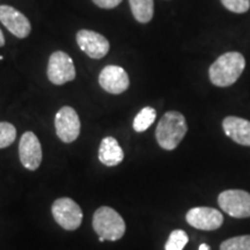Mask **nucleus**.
Wrapping results in <instances>:
<instances>
[{
    "label": "nucleus",
    "mask_w": 250,
    "mask_h": 250,
    "mask_svg": "<svg viewBox=\"0 0 250 250\" xmlns=\"http://www.w3.org/2000/svg\"><path fill=\"white\" fill-rule=\"evenodd\" d=\"M246 67V59L240 52H226L210 66L208 76L213 85L227 87L236 83Z\"/></svg>",
    "instance_id": "nucleus-1"
},
{
    "label": "nucleus",
    "mask_w": 250,
    "mask_h": 250,
    "mask_svg": "<svg viewBox=\"0 0 250 250\" xmlns=\"http://www.w3.org/2000/svg\"><path fill=\"white\" fill-rule=\"evenodd\" d=\"M186 118L179 111H168L162 116L155 130V137L160 147L171 151L179 146L187 134Z\"/></svg>",
    "instance_id": "nucleus-2"
},
{
    "label": "nucleus",
    "mask_w": 250,
    "mask_h": 250,
    "mask_svg": "<svg viewBox=\"0 0 250 250\" xmlns=\"http://www.w3.org/2000/svg\"><path fill=\"white\" fill-rule=\"evenodd\" d=\"M93 228L100 237L108 241H117L124 235L125 223L114 208L102 206L94 213Z\"/></svg>",
    "instance_id": "nucleus-3"
},
{
    "label": "nucleus",
    "mask_w": 250,
    "mask_h": 250,
    "mask_svg": "<svg viewBox=\"0 0 250 250\" xmlns=\"http://www.w3.org/2000/svg\"><path fill=\"white\" fill-rule=\"evenodd\" d=\"M51 212L56 223L66 230H76L83 223V211L80 206L67 197L55 201Z\"/></svg>",
    "instance_id": "nucleus-4"
},
{
    "label": "nucleus",
    "mask_w": 250,
    "mask_h": 250,
    "mask_svg": "<svg viewBox=\"0 0 250 250\" xmlns=\"http://www.w3.org/2000/svg\"><path fill=\"white\" fill-rule=\"evenodd\" d=\"M221 210L230 217L243 219L250 217V193L243 190H226L218 197Z\"/></svg>",
    "instance_id": "nucleus-5"
},
{
    "label": "nucleus",
    "mask_w": 250,
    "mask_h": 250,
    "mask_svg": "<svg viewBox=\"0 0 250 250\" xmlns=\"http://www.w3.org/2000/svg\"><path fill=\"white\" fill-rule=\"evenodd\" d=\"M48 78L55 85H64L76 79V67L70 56L62 51H56L50 56Z\"/></svg>",
    "instance_id": "nucleus-6"
},
{
    "label": "nucleus",
    "mask_w": 250,
    "mask_h": 250,
    "mask_svg": "<svg viewBox=\"0 0 250 250\" xmlns=\"http://www.w3.org/2000/svg\"><path fill=\"white\" fill-rule=\"evenodd\" d=\"M56 132L62 143H73L80 134L81 123L77 111L71 107L59 109L55 118Z\"/></svg>",
    "instance_id": "nucleus-7"
},
{
    "label": "nucleus",
    "mask_w": 250,
    "mask_h": 250,
    "mask_svg": "<svg viewBox=\"0 0 250 250\" xmlns=\"http://www.w3.org/2000/svg\"><path fill=\"white\" fill-rule=\"evenodd\" d=\"M77 43L79 48L93 59L103 58L110 49L108 40L101 34L93 30L83 29L78 31Z\"/></svg>",
    "instance_id": "nucleus-8"
},
{
    "label": "nucleus",
    "mask_w": 250,
    "mask_h": 250,
    "mask_svg": "<svg viewBox=\"0 0 250 250\" xmlns=\"http://www.w3.org/2000/svg\"><path fill=\"white\" fill-rule=\"evenodd\" d=\"M19 154L21 164L29 170H36L42 162V147L34 132L23 133L19 144Z\"/></svg>",
    "instance_id": "nucleus-9"
},
{
    "label": "nucleus",
    "mask_w": 250,
    "mask_h": 250,
    "mask_svg": "<svg viewBox=\"0 0 250 250\" xmlns=\"http://www.w3.org/2000/svg\"><path fill=\"white\" fill-rule=\"evenodd\" d=\"M187 221L190 226L201 230H215L224 223V215L213 208H193L188 211Z\"/></svg>",
    "instance_id": "nucleus-10"
},
{
    "label": "nucleus",
    "mask_w": 250,
    "mask_h": 250,
    "mask_svg": "<svg viewBox=\"0 0 250 250\" xmlns=\"http://www.w3.org/2000/svg\"><path fill=\"white\" fill-rule=\"evenodd\" d=\"M99 83L105 92L122 94L130 86V79L126 71L117 65H108L101 71Z\"/></svg>",
    "instance_id": "nucleus-11"
},
{
    "label": "nucleus",
    "mask_w": 250,
    "mask_h": 250,
    "mask_svg": "<svg viewBox=\"0 0 250 250\" xmlns=\"http://www.w3.org/2000/svg\"><path fill=\"white\" fill-rule=\"evenodd\" d=\"M0 22L19 39H26L31 31V24L26 15L12 6H0Z\"/></svg>",
    "instance_id": "nucleus-12"
},
{
    "label": "nucleus",
    "mask_w": 250,
    "mask_h": 250,
    "mask_svg": "<svg viewBox=\"0 0 250 250\" xmlns=\"http://www.w3.org/2000/svg\"><path fill=\"white\" fill-rule=\"evenodd\" d=\"M223 127L227 137L243 146H250V122L243 118L229 116L223 122Z\"/></svg>",
    "instance_id": "nucleus-13"
},
{
    "label": "nucleus",
    "mask_w": 250,
    "mask_h": 250,
    "mask_svg": "<svg viewBox=\"0 0 250 250\" xmlns=\"http://www.w3.org/2000/svg\"><path fill=\"white\" fill-rule=\"evenodd\" d=\"M124 159V152L121 148L120 144L112 137L103 138L99 149V160L104 166L114 167L120 165Z\"/></svg>",
    "instance_id": "nucleus-14"
},
{
    "label": "nucleus",
    "mask_w": 250,
    "mask_h": 250,
    "mask_svg": "<svg viewBox=\"0 0 250 250\" xmlns=\"http://www.w3.org/2000/svg\"><path fill=\"white\" fill-rule=\"evenodd\" d=\"M134 19L140 23H147L154 14L153 0H129Z\"/></svg>",
    "instance_id": "nucleus-15"
},
{
    "label": "nucleus",
    "mask_w": 250,
    "mask_h": 250,
    "mask_svg": "<svg viewBox=\"0 0 250 250\" xmlns=\"http://www.w3.org/2000/svg\"><path fill=\"white\" fill-rule=\"evenodd\" d=\"M156 118V111L152 107H145L139 111V114L134 117L133 129L136 132H144L154 123Z\"/></svg>",
    "instance_id": "nucleus-16"
},
{
    "label": "nucleus",
    "mask_w": 250,
    "mask_h": 250,
    "mask_svg": "<svg viewBox=\"0 0 250 250\" xmlns=\"http://www.w3.org/2000/svg\"><path fill=\"white\" fill-rule=\"evenodd\" d=\"M189 241V236L182 229H175L170 233L166 242L165 250H183Z\"/></svg>",
    "instance_id": "nucleus-17"
},
{
    "label": "nucleus",
    "mask_w": 250,
    "mask_h": 250,
    "mask_svg": "<svg viewBox=\"0 0 250 250\" xmlns=\"http://www.w3.org/2000/svg\"><path fill=\"white\" fill-rule=\"evenodd\" d=\"M17 138V130L8 122H0V149L8 147Z\"/></svg>",
    "instance_id": "nucleus-18"
},
{
    "label": "nucleus",
    "mask_w": 250,
    "mask_h": 250,
    "mask_svg": "<svg viewBox=\"0 0 250 250\" xmlns=\"http://www.w3.org/2000/svg\"><path fill=\"white\" fill-rule=\"evenodd\" d=\"M220 250H250V235L235 236L224 241Z\"/></svg>",
    "instance_id": "nucleus-19"
},
{
    "label": "nucleus",
    "mask_w": 250,
    "mask_h": 250,
    "mask_svg": "<svg viewBox=\"0 0 250 250\" xmlns=\"http://www.w3.org/2000/svg\"><path fill=\"white\" fill-rule=\"evenodd\" d=\"M228 11L234 13H246L250 8V0H221Z\"/></svg>",
    "instance_id": "nucleus-20"
},
{
    "label": "nucleus",
    "mask_w": 250,
    "mask_h": 250,
    "mask_svg": "<svg viewBox=\"0 0 250 250\" xmlns=\"http://www.w3.org/2000/svg\"><path fill=\"white\" fill-rule=\"evenodd\" d=\"M93 1L94 4L98 5L99 7L111 9L117 7V6L122 2V0H93Z\"/></svg>",
    "instance_id": "nucleus-21"
},
{
    "label": "nucleus",
    "mask_w": 250,
    "mask_h": 250,
    "mask_svg": "<svg viewBox=\"0 0 250 250\" xmlns=\"http://www.w3.org/2000/svg\"><path fill=\"white\" fill-rule=\"evenodd\" d=\"M4 44H5V37H4V34H2L1 29H0V48H1Z\"/></svg>",
    "instance_id": "nucleus-22"
},
{
    "label": "nucleus",
    "mask_w": 250,
    "mask_h": 250,
    "mask_svg": "<svg viewBox=\"0 0 250 250\" xmlns=\"http://www.w3.org/2000/svg\"><path fill=\"white\" fill-rule=\"evenodd\" d=\"M198 250H211V248L208 247V245H206V243H202V245L199 246Z\"/></svg>",
    "instance_id": "nucleus-23"
}]
</instances>
